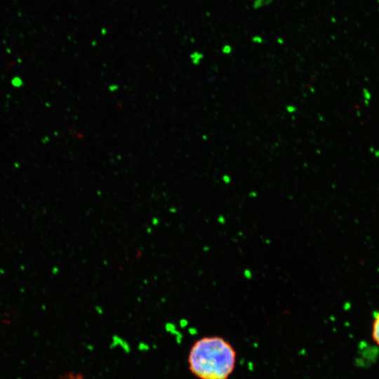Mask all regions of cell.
<instances>
[{"label":"cell","mask_w":379,"mask_h":379,"mask_svg":"<svg viewBox=\"0 0 379 379\" xmlns=\"http://www.w3.org/2000/svg\"><path fill=\"white\" fill-rule=\"evenodd\" d=\"M190 371L200 379H228L233 373L237 353L220 336H204L192 346L188 355Z\"/></svg>","instance_id":"cell-1"},{"label":"cell","mask_w":379,"mask_h":379,"mask_svg":"<svg viewBox=\"0 0 379 379\" xmlns=\"http://www.w3.org/2000/svg\"><path fill=\"white\" fill-rule=\"evenodd\" d=\"M371 338L373 342L379 346V312L374 315L372 327Z\"/></svg>","instance_id":"cell-2"},{"label":"cell","mask_w":379,"mask_h":379,"mask_svg":"<svg viewBox=\"0 0 379 379\" xmlns=\"http://www.w3.org/2000/svg\"><path fill=\"white\" fill-rule=\"evenodd\" d=\"M12 84H13V86H14L15 87H19V86H22V81L20 78H14L12 80Z\"/></svg>","instance_id":"cell-3"},{"label":"cell","mask_w":379,"mask_h":379,"mask_svg":"<svg viewBox=\"0 0 379 379\" xmlns=\"http://www.w3.org/2000/svg\"><path fill=\"white\" fill-rule=\"evenodd\" d=\"M286 109L288 113H294L296 111V107L293 105H287Z\"/></svg>","instance_id":"cell-4"},{"label":"cell","mask_w":379,"mask_h":379,"mask_svg":"<svg viewBox=\"0 0 379 379\" xmlns=\"http://www.w3.org/2000/svg\"><path fill=\"white\" fill-rule=\"evenodd\" d=\"M222 180L225 183H230L231 181V178L228 175L225 174L222 176Z\"/></svg>","instance_id":"cell-5"},{"label":"cell","mask_w":379,"mask_h":379,"mask_svg":"<svg viewBox=\"0 0 379 379\" xmlns=\"http://www.w3.org/2000/svg\"><path fill=\"white\" fill-rule=\"evenodd\" d=\"M69 379H82L80 376H71Z\"/></svg>","instance_id":"cell-6"}]
</instances>
